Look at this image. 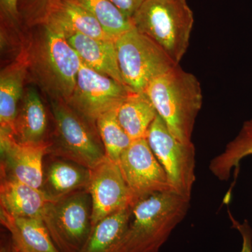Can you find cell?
<instances>
[{"label": "cell", "mask_w": 252, "mask_h": 252, "mask_svg": "<svg viewBox=\"0 0 252 252\" xmlns=\"http://www.w3.org/2000/svg\"><path fill=\"white\" fill-rule=\"evenodd\" d=\"M91 13L113 39L134 27L132 20L126 17L111 0H72Z\"/></svg>", "instance_id": "obj_23"}, {"label": "cell", "mask_w": 252, "mask_h": 252, "mask_svg": "<svg viewBox=\"0 0 252 252\" xmlns=\"http://www.w3.org/2000/svg\"><path fill=\"white\" fill-rule=\"evenodd\" d=\"M144 92L177 140L192 142L195 120L203 105V91L198 78L176 66L150 83Z\"/></svg>", "instance_id": "obj_3"}, {"label": "cell", "mask_w": 252, "mask_h": 252, "mask_svg": "<svg viewBox=\"0 0 252 252\" xmlns=\"http://www.w3.org/2000/svg\"><path fill=\"white\" fill-rule=\"evenodd\" d=\"M21 100L14 123L15 139L24 144L44 143L48 119L40 96L35 89H28Z\"/></svg>", "instance_id": "obj_18"}, {"label": "cell", "mask_w": 252, "mask_h": 252, "mask_svg": "<svg viewBox=\"0 0 252 252\" xmlns=\"http://www.w3.org/2000/svg\"><path fill=\"white\" fill-rule=\"evenodd\" d=\"M53 200L40 189L1 173L0 211L14 217L42 219L46 207Z\"/></svg>", "instance_id": "obj_13"}, {"label": "cell", "mask_w": 252, "mask_h": 252, "mask_svg": "<svg viewBox=\"0 0 252 252\" xmlns=\"http://www.w3.org/2000/svg\"><path fill=\"white\" fill-rule=\"evenodd\" d=\"M252 155V118L244 123L239 133L228 142L221 153L210 161L209 169L220 181L229 180L235 167L243 158Z\"/></svg>", "instance_id": "obj_22"}, {"label": "cell", "mask_w": 252, "mask_h": 252, "mask_svg": "<svg viewBox=\"0 0 252 252\" xmlns=\"http://www.w3.org/2000/svg\"><path fill=\"white\" fill-rule=\"evenodd\" d=\"M132 208L125 209L99 220L81 252H113L128 228Z\"/></svg>", "instance_id": "obj_21"}, {"label": "cell", "mask_w": 252, "mask_h": 252, "mask_svg": "<svg viewBox=\"0 0 252 252\" xmlns=\"http://www.w3.org/2000/svg\"><path fill=\"white\" fill-rule=\"evenodd\" d=\"M130 92L124 84L96 72L82 62L74 90L67 103L96 126L101 116L119 108Z\"/></svg>", "instance_id": "obj_9"}, {"label": "cell", "mask_w": 252, "mask_h": 252, "mask_svg": "<svg viewBox=\"0 0 252 252\" xmlns=\"http://www.w3.org/2000/svg\"><path fill=\"white\" fill-rule=\"evenodd\" d=\"M190 200L168 191L153 194L137 202L132 207L128 228L113 252H159L185 220Z\"/></svg>", "instance_id": "obj_2"}, {"label": "cell", "mask_w": 252, "mask_h": 252, "mask_svg": "<svg viewBox=\"0 0 252 252\" xmlns=\"http://www.w3.org/2000/svg\"><path fill=\"white\" fill-rule=\"evenodd\" d=\"M12 243H13V242H12ZM13 246H14L15 252H26V250H23V249L20 248V247L18 246V245H14V243H13Z\"/></svg>", "instance_id": "obj_30"}, {"label": "cell", "mask_w": 252, "mask_h": 252, "mask_svg": "<svg viewBox=\"0 0 252 252\" xmlns=\"http://www.w3.org/2000/svg\"><path fill=\"white\" fill-rule=\"evenodd\" d=\"M117 110L114 109L101 116L95 125L104 146L106 157L119 163L123 152L132 140L119 124Z\"/></svg>", "instance_id": "obj_24"}, {"label": "cell", "mask_w": 252, "mask_h": 252, "mask_svg": "<svg viewBox=\"0 0 252 252\" xmlns=\"http://www.w3.org/2000/svg\"><path fill=\"white\" fill-rule=\"evenodd\" d=\"M233 226L238 230L243 239L242 249L240 252H252V229L248 220L243 223H239L233 218H231Z\"/></svg>", "instance_id": "obj_27"}, {"label": "cell", "mask_w": 252, "mask_h": 252, "mask_svg": "<svg viewBox=\"0 0 252 252\" xmlns=\"http://www.w3.org/2000/svg\"><path fill=\"white\" fill-rule=\"evenodd\" d=\"M131 20L136 30L180 64L189 49L194 24L193 12L187 0H146Z\"/></svg>", "instance_id": "obj_4"}, {"label": "cell", "mask_w": 252, "mask_h": 252, "mask_svg": "<svg viewBox=\"0 0 252 252\" xmlns=\"http://www.w3.org/2000/svg\"><path fill=\"white\" fill-rule=\"evenodd\" d=\"M45 24L64 36L79 33L95 39H113L91 13L72 0H62Z\"/></svg>", "instance_id": "obj_19"}, {"label": "cell", "mask_w": 252, "mask_h": 252, "mask_svg": "<svg viewBox=\"0 0 252 252\" xmlns=\"http://www.w3.org/2000/svg\"><path fill=\"white\" fill-rule=\"evenodd\" d=\"M90 177L89 169L60 158L44 167L41 189L51 200H56L79 190H86Z\"/></svg>", "instance_id": "obj_16"}, {"label": "cell", "mask_w": 252, "mask_h": 252, "mask_svg": "<svg viewBox=\"0 0 252 252\" xmlns=\"http://www.w3.org/2000/svg\"><path fill=\"white\" fill-rule=\"evenodd\" d=\"M55 140L49 154L92 170L105 158L104 146L95 126L63 101L51 100Z\"/></svg>", "instance_id": "obj_5"}, {"label": "cell", "mask_w": 252, "mask_h": 252, "mask_svg": "<svg viewBox=\"0 0 252 252\" xmlns=\"http://www.w3.org/2000/svg\"><path fill=\"white\" fill-rule=\"evenodd\" d=\"M0 252H15L11 238H10L9 240L1 243Z\"/></svg>", "instance_id": "obj_29"}, {"label": "cell", "mask_w": 252, "mask_h": 252, "mask_svg": "<svg viewBox=\"0 0 252 252\" xmlns=\"http://www.w3.org/2000/svg\"><path fill=\"white\" fill-rule=\"evenodd\" d=\"M114 42L123 81L132 92H144L152 81L177 65L157 43L134 27Z\"/></svg>", "instance_id": "obj_6"}, {"label": "cell", "mask_w": 252, "mask_h": 252, "mask_svg": "<svg viewBox=\"0 0 252 252\" xmlns=\"http://www.w3.org/2000/svg\"><path fill=\"white\" fill-rule=\"evenodd\" d=\"M147 140L166 172L172 190L190 198L195 182V148L172 135L158 114L147 133Z\"/></svg>", "instance_id": "obj_8"}, {"label": "cell", "mask_w": 252, "mask_h": 252, "mask_svg": "<svg viewBox=\"0 0 252 252\" xmlns=\"http://www.w3.org/2000/svg\"><path fill=\"white\" fill-rule=\"evenodd\" d=\"M42 220L60 252H81L92 230V201L86 190L53 200Z\"/></svg>", "instance_id": "obj_7"}, {"label": "cell", "mask_w": 252, "mask_h": 252, "mask_svg": "<svg viewBox=\"0 0 252 252\" xmlns=\"http://www.w3.org/2000/svg\"><path fill=\"white\" fill-rule=\"evenodd\" d=\"M158 113L145 92H130L117 110V119L132 140L147 138Z\"/></svg>", "instance_id": "obj_20"}, {"label": "cell", "mask_w": 252, "mask_h": 252, "mask_svg": "<svg viewBox=\"0 0 252 252\" xmlns=\"http://www.w3.org/2000/svg\"><path fill=\"white\" fill-rule=\"evenodd\" d=\"M28 74L26 53L6 66L0 74V134L14 135L18 104Z\"/></svg>", "instance_id": "obj_14"}, {"label": "cell", "mask_w": 252, "mask_h": 252, "mask_svg": "<svg viewBox=\"0 0 252 252\" xmlns=\"http://www.w3.org/2000/svg\"><path fill=\"white\" fill-rule=\"evenodd\" d=\"M49 148L50 142L21 143L14 135L0 134L1 173L41 189L44 180L43 160L49 154Z\"/></svg>", "instance_id": "obj_12"}, {"label": "cell", "mask_w": 252, "mask_h": 252, "mask_svg": "<svg viewBox=\"0 0 252 252\" xmlns=\"http://www.w3.org/2000/svg\"><path fill=\"white\" fill-rule=\"evenodd\" d=\"M62 0H18V12L23 25L37 27L47 22Z\"/></svg>", "instance_id": "obj_25"}, {"label": "cell", "mask_w": 252, "mask_h": 252, "mask_svg": "<svg viewBox=\"0 0 252 252\" xmlns=\"http://www.w3.org/2000/svg\"><path fill=\"white\" fill-rule=\"evenodd\" d=\"M118 164L135 205L153 194L174 192L166 172L151 149L147 138L132 140L123 152Z\"/></svg>", "instance_id": "obj_10"}, {"label": "cell", "mask_w": 252, "mask_h": 252, "mask_svg": "<svg viewBox=\"0 0 252 252\" xmlns=\"http://www.w3.org/2000/svg\"><path fill=\"white\" fill-rule=\"evenodd\" d=\"M1 225L14 245L28 252H60L41 218L14 217L0 211Z\"/></svg>", "instance_id": "obj_17"}, {"label": "cell", "mask_w": 252, "mask_h": 252, "mask_svg": "<svg viewBox=\"0 0 252 252\" xmlns=\"http://www.w3.org/2000/svg\"><path fill=\"white\" fill-rule=\"evenodd\" d=\"M18 0H0L1 19L3 24L17 27L21 22L18 12Z\"/></svg>", "instance_id": "obj_26"}, {"label": "cell", "mask_w": 252, "mask_h": 252, "mask_svg": "<svg viewBox=\"0 0 252 252\" xmlns=\"http://www.w3.org/2000/svg\"><path fill=\"white\" fill-rule=\"evenodd\" d=\"M113 4L125 15L126 17L132 18V16L143 4L146 0H111Z\"/></svg>", "instance_id": "obj_28"}, {"label": "cell", "mask_w": 252, "mask_h": 252, "mask_svg": "<svg viewBox=\"0 0 252 252\" xmlns=\"http://www.w3.org/2000/svg\"><path fill=\"white\" fill-rule=\"evenodd\" d=\"M86 190L92 201L93 227L105 217L135 205L119 164L107 157L91 170Z\"/></svg>", "instance_id": "obj_11"}, {"label": "cell", "mask_w": 252, "mask_h": 252, "mask_svg": "<svg viewBox=\"0 0 252 252\" xmlns=\"http://www.w3.org/2000/svg\"><path fill=\"white\" fill-rule=\"evenodd\" d=\"M36 28L25 52L28 73L51 100L67 103L82 61L62 33L46 24Z\"/></svg>", "instance_id": "obj_1"}, {"label": "cell", "mask_w": 252, "mask_h": 252, "mask_svg": "<svg viewBox=\"0 0 252 252\" xmlns=\"http://www.w3.org/2000/svg\"><path fill=\"white\" fill-rule=\"evenodd\" d=\"M65 38L84 64L125 85L114 39H95L79 33L67 34Z\"/></svg>", "instance_id": "obj_15"}]
</instances>
